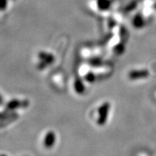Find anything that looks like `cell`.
Listing matches in <instances>:
<instances>
[{"label": "cell", "mask_w": 156, "mask_h": 156, "mask_svg": "<svg viewBox=\"0 0 156 156\" xmlns=\"http://www.w3.org/2000/svg\"><path fill=\"white\" fill-rule=\"evenodd\" d=\"M3 102H4V100H3V98H2V96L1 95H0V106H1L2 104L3 103Z\"/></svg>", "instance_id": "277c9868"}, {"label": "cell", "mask_w": 156, "mask_h": 156, "mask_svg": "<svg viewBox=\"0 0 156 156\" xmlns=\"http://www.w3.org/2000/svg\"><path fill=\"white\" fill-rule=\"evenodd\" d=\"M56 141V136L54 132H48L45 134L44 139V145L46 147H53Z\"/></svg>", "instance_id": "7a4b0ae2"}, {"label": "cell", "mask_w": 156, "mask_h": 156, "mask_svg": "<svg viewBox=\"0 0 156 156\" xmlns=\"http://www.w3.org/2000/svg\"><path fill=\"white\" fill-rule=\"evenodd\" d=\"M109 107H110L109 103H104L98 109V123L100 125H103L106 122L109 112Z\"/></svg>", "instance_id": "6da1fadb"}, {"label": "cell", "mask_w": 156, "mask_h": 156, "mask_svg": "<svg viewBox=\"0 0 156 156\" xmlns=\"http://www.w3.org/2000/svg\"><path fill=\"white\" fill-rule=\"evenodd\" d=\"M18 104H19V102L16 100L10 101L7 104V109L9 111L13 110V109H15V108H17V107H18Z\"/></svg>", "instance_id": "3957f363"}, {"label": "cell", "mask_w": 156, "mask_h": 156, "mask_svg": "<svg viewBox=\"0 0 156 156\" xmlns=\"http://www.w3.org/2000/svg\"><path fill=\"white\" fill-rule=\"evenodd\" d=\"M0 156H7L6 155H0Z\"/></svg>", "instance_id": "5b68a950"}]
</instances>
